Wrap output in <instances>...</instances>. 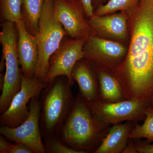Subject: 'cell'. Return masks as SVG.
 Listing matches in <instances>:
<instances>
[{
    "label": "cell",
    "mask_w": 153,
    "mask_h": 153,
    "mask_svg": "<svg viewBox=\"0 0 153 153\" xmlns=\"http://www.w3.org/2000/svg\"><path fill=\"white\" fill-rule=\"evenodd\" d=\"M130 39L123 62L112 70L126 99L153 101V0H140L125 12Z\"/></svg>",
    "instance_id": "6da1fadb"
},
{
    "label": "cell",
    "mask_w": 153,
    "mask_h": 153,
    "mask_svg": "<svg viewBox=\"0 0 153 153\" xmlns=\"http://www.w3.org/2000/svg\"><path fill=\"white\" fill-rule=\"evenodd\" d=\"M111 127L100 121L78 93L58 136L66 146L80 153L94 152Z\"/></svg>",
    "instance_id": "7a4b0ae2"
},
{
    "label": "cell",
    "mask_w": 153,
    "mask_h": 153,
    "mask_svg": "<svg viewBox=\"0 0 153 153\" xmlns=\"http://www.w3.org/2000/svg\"><path fill=\"white\" fill-rule=\"evenodd\" d=\"M68 78L56 77L42 92L40 125L44 138L57 136L74 100Z\"/></svg>",
    "instance_id": "3957f363"
},
{
    "label": "cell",
    "mask_w": 153,
    "mask_h": 153,
    "mask_svg": "<svg viewBox=\"0 0 153 153\" xmlns=\"http://www.w3.org/2000/svg\"><path fill=\"white\" fill-rule=\"evenodd\" d=\"M0 43L6 61L4 86L0 97V113L7 109L15 96L22 88L23 74L17 51L18 35L15 23L5 22L1 24Z\"/></svg>",
    "instance_id": "277c9868"
},
{
    "label": "cell",
    "mask_w": 153,
    "mask_h": 153,
    "mask_svg": "<svg viewBox=\"0 0 153 153\" xmlns=\"http://www.w3.org/2000/svg\"><path fill=\"white\" fill-rule=\"evenodd\" d=\"M54 0H45L36 36L39 58L35 76L44 80L49 68L50 57L57 50L63 39L68 36L54 13Z\"/></svg>",
    "instance_id": "5b68a950"
},
{
    "label": "cell",
    "mask_w": 153,
    "mask_h": 153,
    "mask_svg": "<svg viewBox=\"0 0 153 153\" xmlns=\"http://www.w3.org/2000/svg\"><path fill=\"white\" fill-rule=\"evenodd\" d=\"M28 107L30 113L23 123L16 128L1 126L0 133L8 139L27 146L34 153H47L40 128L41 103L39 97L31 99Z\"/></svg>",
    "instance_id": "8992f818"
},
{
    "label": "cell",
    "mask_w": 153,
    "mask_h": 153,
    "mask_svg": "<svg viewBox=\"0 0 153 153\" xmlns=\"http://www.w3.org/2000/svg\"><path fill=\"white\" fill-rule=\"evenodd\" d=\"M102 123L115 124L123 121L137 122L144 120L147 108L150 104L134 99H125L116 102H106L100 99L87 103Z\"/></svg>",
    "instance_id": "52a82bcc"
},
{
    "label": "cell",
    "mask_w": 153,
    "mask_h": 153,
    "mask_svg": "<svg viewBox=\"0 0 153 153\" xmlns=\"http://www.w3.org/2000/svg\"><path fill=\"white\" fill-rule=\"evenodd\" d=\"M66 37L49 59V68L44 79L49 84L56 77L63 76L67 77L71 86L74 85L73 68L77 61L84 58L83 48L88 37L79 39Z\"/></svg>",
    "instance_id": "ba28073f"
},
{
    "label": "cell",
    "mask_w": 153,
    "mask_h": 153,
    "mask_svg": "<svg viewBox=\"0 0 153 153\" xmlns=\"http://www.w3.org/2000/svg\"><path fill=\"white\" fill-rule=\"evenodd\" d=\"M49 85L44 80L35 76H22L21 90L14 97L7 109L0 116L1 126L16 128L27 120L30 113L28 104L31 99L39 97Z\"/></svg>",
    "instance_id": "9c48e42d"
},
{
    "label": "cell",
    "mask_w": 153,
    "mask_h": 153,
    "mask_svg": "<svg viewBox=\"0 0 153 153\" xmlns=\"http://www.w3.org/2000/svg\"><path fill=\"white\" fill-rule=\"evenodd\" d=\"M128 49L127 45L120 42L91 35L88 36L84 45L83 58L92 62L96 66L113 70L123 62Z\"/></svg>",
    "instance_id": "30bf717a"
},
{
    "label": "cell",
    "mask_w": 153,
    "mask_h": 153,
    "mask_svg": "<svg viewBox=\"0 0 153 153\" xmlns=\"http://www.w3.org/2000/svg\"><path fill=\"white\" fill-rule=\"evenodd\" d=\"M54 16L65 30L68 36L73 39H82L95 35L89 26L80 0L68 1L54 0Z\"/></svg>",
    "instance_id": "8fae6325"
},
{
    "label": "cell",
    "mask_w": 153,
    "mask_h": 153,
    "mask_svg": "<svg viewBox=\"0 0 153 153\" xmlns=\"http://www.w3.org/2000/svg\"><path fill=\"white\" fill-rule=\"evenodd\" d=\"M87 21L96 36L128 45L130 39L128 21L126 14L119 13L103 16L94 15Z\"/></svg>",
    "instance_id": "7c38bea8"
},
{
    "label": "cell",
    "mask_w": 153,
    "mask_h": 153,
    "mask_svg": "<svg viewBox=\"0 0 153 153\" xmlns=\"http://www.w3.org/2000/svg\"><path fill=\"white\" fill-rule=\"evenodd\" d=\"M15 25L18 35L17 51L22 74L32 78L36 75L39 58L36 36L28 32L22 20L17 21Z\"/></svg>",
    "instance_id": "4fadbf2b"
},
{
    "label": "cell",
    "mask_w": 153,
    "mask_h": 153,
    "mask_svg": "<svg viewBox=\"0 0 153 153\" xmlns=\"http://www.w3.org/2000/svg\"><path fill=\"white\" fill-rule=\"evenodd\" d=\"M72 77L78 84L79 94L87 103L100 99L97 72L92 62L84 58L77 61L72 70Z\"/></svg>",
    "instance_id": "5bb4252c"
},
{
    "label": "cell",
    "mask_w": 153,
    "mask_h": 153,
    "mask_svg": "<svg viewBox=\"0 0 153 153\" xmlns=\"http://www.w3.org/2000/svg\"><path fill=\"white\" fill-rule=\"evenodd\" d=\"M133 122L113 125L94 153H122L129 140V134L134 126Z\"/></svg>",
    "instance_id": "9a60e30c"
},
{
    "label": "cell",
    "mask_w": 153,
    "mask_h": 153,
    "mask_svg": "<svg viewBox=\"0 0 153 153\" xmlns=\"http://www.w3.org/2000/svg\"><path fill=\"white\" fill-rule=\"evenodd\" d=\"M96 68L98 77L100 99L106 102H116L126 99L120 82L112 70L100 66H96Z\"/></svg>",
    "instance_id": "2e32d148"
},
{
    "label": "cell",
    "mask_w": 153,
    "mask_h": 153,
    "mask_svg": "<svg viewBox=\"0 0 153 153\" xmlns=\"http://www.w3.org/2000/svg\"><path fill=\"white\" fill-rule=\"evenodd\" d=\"M22 20L28 32L36 36L39 30L45 0H22Z\"/></svg>",
    "instance_id": "e0dca14e"
},
{
    "label": "cell",
    "mask_w": 153,
    "mask_h": 153,
    "mask_svg": "<svg viewBox=\"0 0 153 153\" xmlns=\"http://www.w3.org/2000/svg\"><path fill=\"white\" fill-rule=\"evenodd\" d=\"M146 118L141 125H134L133 129L129 134V139H147L149 141H153V108L151 105L145 111Z\"/></svg>",
    "instance_id": "ac0fdd59"
},
{
    "label": "cell",
    "mask_w": 153,
    "mask_h": 153,
    "mask_svg": "<svg viewBox=\"0 0 153 153\" xmlns=\"http://www.w3.org/2000/svg\"><path fill=\"white\" fill-rule=\"evenodd\" d=\"M22 0H0L1 22L22 20Z\"/></svg>",
    "instance_id": "d6986e66"
},
{
    "label": "cell",
    "mask_w": 153,
    "mask_h": 153,
    "mask_svg": "<svg viewBox=\"0 0 153 153\" xmlns=\"http://www.w3.org/2000/svg\"><path fill=\"white\" fill-rule=\"evenodd\" d=\"M140 0H109L105 4L99 6L94 10V14L103 16L114 13L117 11L128 12L134 8Z\"/></svg>",
    "instance_id": "ffe728a7"
},
{
    "label": "cell",
    "mask_w": 153,
    "mask_h": 153,
    "mask_svg": "<svg viewBox=\"0 0 153 153\" xmlns=\"http://www.w3.org/2000/svg\"><path fill=\"white\" fill-rule=\"evenodd\" d=\"M44 144L47 153H80L66 146L58 136L45 139Z\"/></svg>",
    "instance_id": "44dd1931"
},
{
    "label": "cell",
    "mask_w": 153,
    "mask_h": 153,
    "mask_svg": "<svg viewBox=\"0 0 153 153\" xmlns=\"http://www.w3.org/2000/svg\"><path fill=\"white\" fill-rule=\"evenodd\" d=\"M8 153H34L33 151L27 146L21 143L15 142L12 144Z\"/></svg>",
    "instance_id": "7402d4cb"
},
{
    "label": "cell",
    "mask_w": 153,
    "mask_h": 153,
    "mask_svg": "<svg viewBox=\"0 0 153 153\" xmlns=\"http://www.w3.org/2000/svg\"><path fill=\"white\" fill-rule=\"evenodd\" d=\"M137 152L139 153H153V144L139 143L135 144Z\"/></svg>",
    "instance_id": "603a6c76"
},
{
    "label": "cell",
    "mask_w": 153,
    "mask_h": 153,
    "mask_svg": "<svg viewBox=\"0 0 153 153\" xmlns=\"http://www.w3.org/2000/svg\"><path fill=\"white\" fill-rule=\"evenodd\" d=\"M84 8L87 18L92 16L94 15V9L92 5V0H80Z\"/></svg>",
    "instance_id": "cb8c5ba5"
},
{
    "label": "cell",
    "mask_w": 153,
    "mask_h": 153,
    "mask_svg": "<svg viewBox=\"0 0 153 153\" xmlns=\"http://www.w3.org/2000/svg\"><path fill=\"white\" fill-rule=\"evenodd\" d=\"M5 137L2 134L0 135V153H8L11 144L10 143L7 141Z\"/></svg>",
    "instance_id": "d4e9b609"
},
{
    "label": "cell",
    "mask_w": 153,
    "mask_h": 153,
    "mask_svg": "<svg viewBox=\"0 0 153 153\" xmlns=\"http://www.w3.org/2000/svg\"><path fill=\"white\" fill-rule=\"evenodd\" d=\"M135 144L134 143L131 139H129L125 149H124L122 153H137Z\"/></svg>",
    "instance_id": "484cf974"
},
{
    "label": "cell",
    "mask_w": 153,
    "mask_h": 153,
    "mask_svg": "<svg viewBox=\"0 0 153 153\" xmlns=\"http://www.w3.org/2000/svg\"><path fill=\"white\" fill-rule=\"evenodd\" d=\"M6 69V61L4 57L2 56L1 60L0 63V73H2Z\"/></svg>",
    "instance_id": "4316f807"
},
{
    "label": "cell",
    "mask_w": 153,
    "mask_h": 153,
    "mask_svg": "<svg viewBox=\"0 0 153 153\" xmlns=\"http://www.w3.org/2000/svg\"><path fill=\"white\" fill-rule=\"evenodd\" d=\"M4 74L2 73H0V91H2L4 86Z\"/></svg>",
    "instance_id": "83f0119b"
},
{
    "label": "cell",
    "mask_w": 153,
    "mask_h": 153,
    "mask_svg": "<svg viewBox=\"0 0 153 153\" xmlns=\"http://www.w3.org/2000/svg\"><path fill=\"white\" fill-rule=\"evenodd\" d=\"M102 1V0H92V5H93L94 9L95 7H96V9L100 5H101L100 3Z\"/></svg>",
    "instance_id": "f1b7e54d"
},
{
    "label": "cell",
    "mask_w": 153,
    "mask_h": 153,
    "mask_svg": "<svg viewBox=\"0 0 153 153\" xmlns=\"http://www.w3.org/2000/svg\"><path fill=\"white\" fill-rule=\"evenodd\" d=\"M66 1H68L73 2L76 1V0H66Z\"/></svg>",
    "instance_id": "f546056e"
},
{
    "label": "cell",
    "mask_w": 153,
    "mask_h": 153,
    "mask_svg": "<svg viewBox=\"0 0 153 153\" xmlns=\"http://www.w3.org/2000/svg\"><path fill=\"white\" fill-rule=\"evenodd\" d=\"M150 105L153 108V101L151 102Z\"/></svg>",
    "instance_id": "4dcf8cb0"
}]
</instances>
